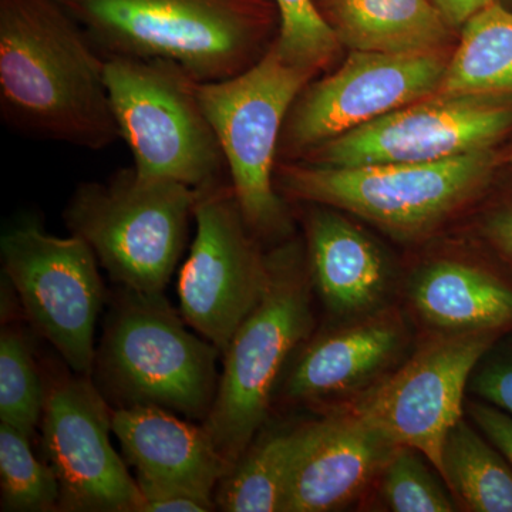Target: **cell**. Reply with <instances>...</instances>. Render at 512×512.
Here are the masks:
<instances>
[{
    "mask_svg": "<svg viewBox=\"0 0 512 512\" xmlns=\"http://www.w3.org/2000/svg\"><path fill=\"white\" fill-rule=\"evenodd\" d=\"M0 111L40 140L93 151L120 140L106 60L56 0H0Z\"/></svg>",
    "mask_w": 512,
    "mask_h": 512,
    "instance_id": "obj_1",
    "label": "cell"
},
{
    "mask_svg": "<svg viewBox=\"0 0 512 512\" xmlns=\"http://www.w3.org/2000/svg\"><path fill=\"white\" fill-rule=\"evenodd\" d=\"M103 56L165 59L198 82L247 70L271 25L268 0H56Z\"/></svg>",
    "mask_w": 512,
    "mask_h": 512,
    "instance_id": "obj_2",
    "label": "cell"
},
{
    "mask_svg": "<svg viewBox=\"0 0 512 512\" xmlns=\"http://www.w3.org/2000/svg\"><path fill=\"white\" fill-rule=\"evenodd\" d=\"M184 319V318H183ZM163 293L124 289L96 349L94 372L117 407L151 406L207 419L221 350L184 325Z\"/></svg>",
    "mask_w": 512,
    "mask_h": 512,
    "instance_id": "obj_3",
    "label": "cell"
},
{
    "mask_svg": "<svg viewBox=\"0 0 512 512\" xmlns=\"http://www.w3.org/2000/svg\"><path fill=\"white\" fill-rule=\"evenodd\" d=\"M264 296L224 355L217 396L202 427L234 468L265 423L276 382L313 329L312 276L299 245L268 255Z\"/></svg>",
    "mask_w": 512,
    "mask_h": 512,
    "instance_id": "obj_4",
    "label": "cell"
},
{
    "mask_svg": "<svg viewBox=\"0 0 512 512\" xmlns=\"http://www.w3.org/2000/svg\"><path fill=\"white\" fill-rule=\"evenodd\" d=\"M497 161L494 150H485L434 163L288 164L279 183L295 200L348 211L393 238L414 241L473 200Z\"/></svg>",
    "mask_w": 512,
    "mask_h": 512,
    "instance_id": "obj_5",
    "label": "cell"
},
{
    "mask_svg": "<svg viewBox=\"0 0 512 512\" xmlns=\"http://www.w3.org/2000/svg\"><path fill=\"white\" fill-rule=\"evenodd\" d=\"M198 191L134 168L76 188L63 220L123 289L163 293L183 254Z\"/></svg>",
    "mask_w": 512,
    "mask_h": 512,
    "instance_id": "obj_6",
    "label": "cell"
},
{
    "mask_svg": "<svg viewBox=\"0 0 512 512\" xmlns=\"http://www.w3.org/2000/svg\"><path fill=\"white\" fill-rule=\"evenodd\" d=\"M313 74L288 62L272 43L237 76L198 82V97L224 153L232 191L254 234L272 237L288 231V215L275 191V160L289 111Z\"/></svg>",
    "mask_w": 512,
    "mask_h": 512,
    "instance_id": "obj_7",
    "label": "cell"
},
{
    "mask_svg": "<svg viewBox=\"0 0 512 512\" xmlns=\"http://www.w3.org/2000/svg\"><path fill=\"white\" fill-rule=\"evenodd\" d=\"M103 57L111 109L137 174L195 190L222 181L227 164L202 109L198 80L171 60Z\"/></svg>",
    "mask_w": 512,
    "mask_h": 512,
    "instance_id": "obj_8",
    "label": "cell"
},
{
    "mask_svg": "<svg viewBox=\"0 0 512 512\" xmlns=\"http://www.w3.org/2000/svg\"><path fill=\"white\" fill-rule=\"evenodd\" d=\"M0 251L33 328L77 375H92L94 330L104 296L93 249L74 235L55 237L25 225L3 235Z\"/></svg>",
    "mask_w": 512,
    "mask_h": 512,
    "instance_id": "obj_9",
    "label": "cell"
},
{
    "mask_svg": "<svg viewBox=\"0 0 512 512\" xmlns=\"http://www.w3.org/2000/svg\"><path fill=\"white\" fill-rule=\"evenodd\" d=\"M197 191V228L178 282L181 315L224 353L264 296L268 255L259 251L231 185L218 181Z\"/></svg>",
    "mask_w": 512,
    "mask_h": 512,
    "instance_id": "obj_10",
    "label": "cell"
},
{
    "mask_svg": "<svg viewBox=\"0 0 512 512\" xmlns=\"http://www.w3.org/2000/svg\"><path fill=\"white\" fill-rule=\"evenodd\" d=\"M495 336L497 330L441 333L345 409L397 446L419 450L441 476L444 440L463 419L468 382Z\"/></svg>",
    "mask_w": 512,
    "mask_h": 512,
    "instance_id": "obj_11",
    "label": "cell"
},
{
    "mask_svg": "<svg viewBox=\"0 0 512 512\" xmlns=\"http://www.w3.org/2000/svg\"><path fill=\"white\" fill-rule=\"evenodd\" d=\"M448 59L444 50H352L338 72L305 87L289 111L282 147L288 156L303 157L332 138L433 96L446 73Z\"/></svg>",
    "mask_w": 512,
    "mask_h": 512,
    "instance_id": "obj_12",
    "label": "cell"
},
{
    "mask_svg": "<svg viewBox=\"0 0 512 512\" xmlns=\"http://www.w3.org/2000/svg\"><path fill=\"white\" fill-rule=\"evenodd\" d=\"M511 128L512 106L500 97L433 94L332 138L303 158L325 167L434 163L493 150Z\"/></svg>",
    "mask_w": 512,
    "mask_h": 512,
    "instance_id": "obj_13",
    "label": "cell"
},
{
    "mask_svg": "<svg viewBox=\"0 0 512 512\" xmlns=\"http://www.w3.org/2000/svg\"><path fill=\"white\" fill-rule=\"evenodd\" d=\"M89 377L63 380L46 392L43 448L59 481V510L140 512L137 480L111 446L113 410Z\"/></svg>",
    "mask_w": 512,
    "mask_h": 512,
    "instance_id": "obj_14",
    "label": "cell"
},
{
    "mask_svg": "<svg viewBox=\"0 0 512 512\" xmlns=\"http://www.w3.org/2000/svg\"><path fill=\"white\" fill-rule=\"evenodd\" d=\"M397 447L345 407L315 421L293 470L285 512L339 510L380 476Z\"/></svg>",
    "mask_w": 512,
    "mask_h": 512,
    "instance_id": "obj_15",
    "label": "cell"
},
{
    "mask_svg": "<svg viewBox=\"0 0 512 512\" xmlns=\"http://www.w3.org/2000/svg\"><path fill=\"white\" fill-rule=\"evenodd\" d=\"M406 318L382 308L305 346L284 384L292 402H320L369 387L397 362L409 343Z\"/></svg>",
    "mask_w": 512,
    "mask_h": 512,
    "instance_id": "obj_16",
    "label": "cell"
},
{
    "mask_svg": "<svg viewBox=\"0 0 512 512\" xmlns=\"http://www.w3.org/2000/svg\"><path fill=\"white\" fill-rule=\"evenodd\" d=\"M111 427L136 474L212 494L232 470L204 427L160 407H117Z\"/></svg>",
    "mask_w": 512,
    "mask_h": 512,
    "instance_id": "obj_17",
    "label": "cell"
},
{
    "mask_svg": "<svg viewBox=\"0 0 512 512\" xmlns=\"http://www.w3.org/2000/svg\"><path fill=\"white\" fill-rule=\"evenodd\" d=\"M306 229L312 282L329 312L357 319L382 309L390 272L375 242L325 208L312 210Z\"/></svg>",
    "mask_w": 512,
    "mask_h": 512,
    "instance_id": "obj_18",
    "label": "cell"
},
{
    "mask_svg": "<svg viewBox=\"0 0 512 512\" xmlns=\"http://www.w3.org/2000/svg\"><path fill=\"white\" fill-rule=\"evenodd\" d=\"M413 308L441 333L497 330L512 322V291L494 276L463 262L437 261L409 288Z\"/></svg>",
    "mask_w": 512,
    "mask_h": 512,
    "instance_id": "obj_19",
    "label": "cell"
},
{
    "mask_svg": "<svg viewBox=\"0 0 512 512\" xmlns=\"http://www.w3.org/2000/svg\"><path fill=\"white\" fill-rule=\"evenodd\" d=\"M328 13L342 46L362 52H439L453 36L433 0H335Z\"/></svg>",
    "mask_w": 512,
    "mask_h": 512,
    "instance_id": "obj_20",
    "label": "cell"
},
{
    "mask_svg": "<svg viewBox=\"0 0 512 512\" xmlns=\"http://www.w3.org/2000/svg\"><path fill=\"white\" fill-rule=\"evenodd\" d=\"M460 43L434 93L444 97L512 94V12L494 0L461 26Z\"/></svg>",
    "mask_w": 512,
    "mask_h": 512,
    "instance_id": "obj_21",
    "label": "cell"
},
{
    "mask_svg": "<svg viewBox=\"0 0 512 512\" xmlns=\"http://www.w3.org/2000/svg\"><path fill=\"white\" fill-rule=\"evenodd\" d=\"M313 423L252 441L218 484L217 507L227 512H285L293 470L311 437Z\"/></svg>",
    "mask_w": 512,
    "mask_h": 512,
    "instance_id": "obj_22",
    "label": "cell"
},
{
    "mask_svg": "<svg viewBox=\"0 0 512 512\" xmlns=\"http://www.w3.org/2000/svg\"><path fill=\"white\" fill-rule=\"evenodd\" d=\"M441 478L468 511L512 512V466L461 419L444 440Z\"/></svg>",
    "mask_w": 512,
    "mask_h": 512,
    "instance_id": "obj_23",
    "label": "cell"
},
{
    "mask_svg": "<svg viewBox=\"0 0 512 512\" xmlns=\"http://www.w3.org/2000/svg\"><path fill=\"white\" fill-rule=\"evenodd\" d=\"M29 439L15 427L0 424L3 511L45 512L59 508L60 485L55 471L37 460Z\"/></svg>",
    "mask_w": 512,
    "mask_h": 512,
    "instance_id": "obj_24",
    "label": "cell"
},
{
    "mask_svg": "<svg viewBox=\"0 0 512 512\" xmlns=\"http://www.w3.org/2000/svg\"><path fill=\"white\" fill-rule=\"evenodd\" d=\"M46 392L28 345L16 330L0 338V420L30 437L45 409Z\"/></svg>",
    "mask_w": 512,
    "mask_h": 512,
    "instance_id": "obj_25",
    "label": "cell"
},
{
    "mask_svg": "<svg viewBox=\"0 0 512 512\" xmlns=\"http://www.w3.org/2000/svg\"><path fill=\"white\" fill-rule=\"evenodd\" d=\"M279 29L276 49L288 62L318 72L336 56L338 35L315 0H274Z\"/></svg>",
    "mask_w": 512,
    "mask_h": 512,
    "instance_id": "obj_26",
    "label": "cell"
},
{
    "mask_svg": "<svg viewBox=\"0 0 512 512\" xmlns=\"http://www.w3.org/2000/svg\"><path fill=\"white\" fill-rule=\"evenodd\" d=\"M429 458L414 448L399 446L380 473V493L390 510L396 512H453L451 500Z\"/></svg>",
    "mask_w": 512,
    "mask_h": 512,
    "instance_id": "obj_27",
    "label": "cell"
},
{
    "mask_svg": "<svg viewBox=\"0 0 512 512\" xmlns=\"http://www.w3.org/2000/svg\"><path fill=\"white\" fill-rule=\"evenodd\" d=\"M136 480L143 498L140 512H208L217 507L215 495L187 485L143 474H136Z\"/></svg>",
    "mask_w": 512,
    "mask_h": 512,
    "instance_id": "obj_28",
    "label": "cell"
},
{
    "mask_svg": "<svg viewBox=\"0 0 512 512\" xmlns=\"http://www.w3.org/2000/svg\"><path fill=\"white\" fill-rule=\"evenodd\" d=\"M468 390L512 416V357L485 360L484 356L470 377Z\"/></svg>",
    "mask_w": 512,
    "mask_h": 512,
    "instance_id": "obj_29",
    "label": "cell"
},
{
    "mask_svg": "<svg viewBox=\"0 0 512 512\" xmlns=\"http://www.w3.org/2000/svg\"><path fill=\"white\" fill-rule=\"evenodd\" d=\"M468 416L512 466V416L488 403L468 402Z\"/></svg>",
    "mask_w": 512,
    "mask_h": 512,
    "instance_id": "obj_30",
    "label": "cell"
},
{
    "mask_svg": "<svg viewBox=\"0 0 512 512\" xmlns=\"http://www.w3.org/2000/svg\"><path fill=\"white\" fill-rule=\"evenodd\" d=\"M485 238L512 261V208L497 212L485 221Z\"/></svg>",
    "mask_w": 512,
    "mask_h": 512,
    "instance_id": "obj_31",
    "label": "cell"
},
{
    "mask_svg": "<svg viewBox=\"0 0 512 512\" xmlns=\"http://www.w3.org/2000/svg\"><path fill=\"white\" fill-rule=\"evenodd\" d=\"M454 29L461 28L478 10L494 0H433Z\"/></svg>",
    "mask_w": 512,
    "mask_h": 512,
    "instance_id": "obj_32",
    "label": "cell"
},
{
    "mask_svg": "<svg viewBox=\"0 0 512 512\" xmlns=\"http://www.w3.org/2000/svg\"><path fill=\"white\" fill-rule=\"evenodd\" d=\"M501 161H503V163H512V147L507 151V153L504 154L503 158H501Z\"/></svg>",
    "mask_w": 512,
    "mask_h": 512,
    "instance_id": "obj_33",
    "label": "cell"
},
{
    "mask_svg": "<svg viewBox=\"0 0 512 512\" xmlns=\"http://www.w3.org/2000/svg\"><path fill=\"white\" fill-rule=\"evenodd\" d=\"M320 2H322L323 5H326V8H329V6L332 5L335 0H320Z\"/></svg>",
    "mask_w": 512,
    "mask_h": 512,
    "instance_id": "obj_34",
    "label": "cell"
}]
</instances>
